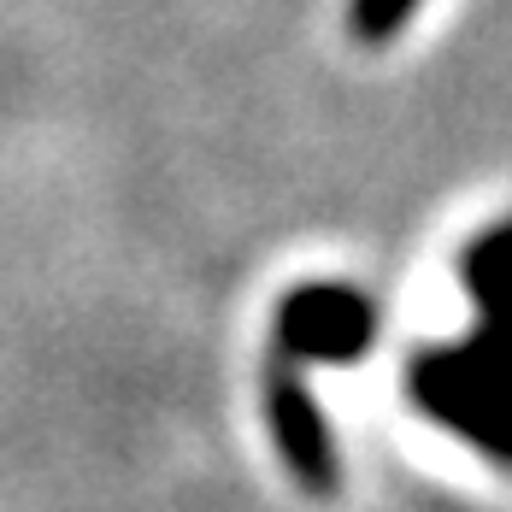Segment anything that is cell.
<instances>
[{"label":"cell","mask_w":512,"mask_h":512,"mask_svg":"<svg viewBox=\"0 0 512 512\" xmlns=\"http://www.w3.org/2000/svg\"><path fill=\"white\" fill-rule=\"evenodd\" d=\"M271 424H277V442L295 465V477L307 483L312 495H330L336 489V442H330V424L295 377H277L271 383Z\"/></svg>","instance_id":"1"},{"label":"cell","mask_w":512,"mask_h":512,"mask_svg":"<svg viewBox=\"0 0 512 512\" xmlns=\"http://www.w3.org/2000/svg\"><path fill=\"white\" fill-rule=\"evenodd\" d=\"M283 336H289V348H301V354L342 359V354H354V348H365L371 312H365V301H354L348 289H312V295H295V301H289Z\"/></svg>","instance_id":"2"},{"label":"cell","mask_w":512,"mask_h":512,"mask_svg":"<svg viewBox=\"0 0 512 512\" xmlns=\"http://www.w3.org/2000/svg\"><path fill=\"white\" fill-rule=\"evenodd\" d=\"M424 0H348V36L359 48H383Z\"/></svg>","instance_id":"3"}]
</instances>
